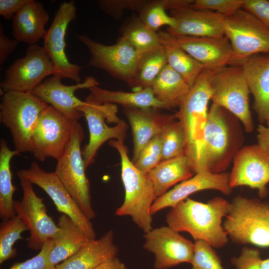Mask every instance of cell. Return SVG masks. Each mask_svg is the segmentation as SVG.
Listing matches in <instances>:
<instances>
[{
  "label": "cell",
  "instance_id": "obj_14",
  "mask_svg": "<svg viewBox=\"0 0 269 269\" xmlns=\"http://www.w3.org/2000/svg\"><path fill=\"white\" fill-rule=\"evenodd\" d=\"M19 179L22 197L14 201L13 209L29 231L28 247L40 251L47 241L55 237L60 228L48 215L43 199L36 195L33 184L27 179Z\"/></svg>",
  "mask_w": 269,
  "mask_h": 269
},
{
  "label": "cell",
  "instance_id": "obj_39",
  "mask_svg": "<svg viewBox=\"0 0 269 269\" xmlns=\"http://www.w3.org/2000/svg\"><path fill=\"white\" fill-rule=\"evenodd\" d=\"M191 269H224L214 248L202 241L194 242Z\"/></svg>",
  "mask_w": 269,
  "mask_h": 269
},
{
  "label": "cell",
  "instance_id": "obj_41",
  "mask_svg": "<svg viewBox=\"0 0 269 269\" xmlns=\"http://www.w3.org/2000/svg\"><path fill=\"white\" fill-rule=\"evenodd\" d=\"M52 245V240L47 241L36 256L24 262L16 263L8 269H56L49 259Z\"/></svg>",
  "mask_w": 269,
  "mask_h": 269
},
{
  "label": "cell",
  "instance_id": "obj_30",
  "mask_svg": "<svg viewBox=\"0 0 269 269\" xmlns=\"http://www.w3.org/2000/svg\"><path fill=\"white\" fill-rule=\"evenodd\" d=\"M191 88L184 78L168 64L162 69L151 87L155 98L167 110L179 107Z\"/></svg>",
  "mask_w": 269,
  "mask_h": 269
},
{
  "label": "cell",
  "instance_id": "obj_37",
  "mask_svg": "<svg viewBox=\"0 0 269 269\" xmlns=\"http://www.w3.org/2000/svg\"><path fill=\"white\" fill-rule=\"evenodd\" d=\"M162 160L185 154L187 139L182 124L175 120L161 133Z\"/></svg>",
  "mask_w": 269,
  "mask_h": 269
},
{
  "label": "cell",
  "instance_id": "obj_45",
  "mask_svg": "<svg viewBox=\"0 0 269 269\" xmlns=\"http://www.w3.org/2000/svg\"><path fill=\"white\" fill-rule=\"evenodd\" d=\"M30 0H0V15L11 19Z\"/></svg>",
  "mask_w": 269,
  "mask_h": 269
},
{
  "label": "cell",
  "instance_id": "obj_5",
  "mask_svg": "<svg viewBox=\"0 0 269 269\" xmlns=\"http://www.w3.org/2000/svg\"><path fill=\"white\" fill-rule=\"evenodd\" d=\"M224 219V229L234 243L269 247V202L238 196Z\"/></svg>",
  "mask_w": 269,
  "mask_h": 269
},
{
  "label": "cell",
  "instance_id": "obj_28",
  "mask_svg": "<svg viewBox=\"0 0 269 269\" xmlns=\"http://www.w3.org/2000/svg\"><path fill=\"white\" fill-rule=\"evenodd\" d=\"M59 232L52 240L49 254L51 263L56 266L76 253L90 240L68 216L61 214L58 219Z\"/></svg>",
  "mask_w": 269,
  "mask_h": 269
},
{
  "label": "cell",
  "instance_id": "obj_49",
  "mask_svg": "<svg viewBox=\"0 0 269 269\" xmlns=\"http://www.w3.org/2000/svg\"><path fill=\"white\" fill-rule=\"evenodd\" d=\"M261 269H269V258L262 260Z\"/></svg>",
  "mask_w": 269,
  "mask_h": 269
},
{
  "label": "cell",
  "instance_id": "obj_25",
  "mask_svg": "<svg viewBox=\"0 0 269 269\" xmlns=\"http://www.w3.org/2000/svg\"><path fill=\"white\" fill-rule=\"evenodd\" d=\"M119 252L112 230L98 239L87 242L74 255L56 266V269H94Z\"/></svg>",
  "mask_w": 269,
  "mask_h": 269
},
{
  "label": "cell",
  "instance_id": "obj_12",
  "mask_svg": "<svg viewBox=\"0 0 269 269\" xmlns=\"http://www.w3.org/2000/svg\"><path fill=\"white\" fill-rule=\"evenodd\" d=\"M77 36L90 54V65L105 71L130 87L141 54L128 41L121 36L115 44L107 45L93 40L84 33Z\"/></svg>",
  "mask_w": 269,
  "mask_h": 269
},
{
  "label": "cell",
  "instance_id": "obj_47",
  "mask_svg": "<svg viewBox=\"0 0 269 269\" xmlns=\"http://www.w3.org/2000/svg\"><path fill=\"white\" fill-rule=\"evenodd\" d=\"M257 133L258 144L269 153V126L259 124Z\"/></svg>",
  "mask_w": 269,
  "mask_h": 269
},
{
  "label": "cell",
  "instance_id": "obj_31",
  "mask_svg": "<svg viewBox=\"0 0 269 269\" xmlns=\"http://www.w3.org/2000/svg\"><path fill=\"white\" fill-rule=\"evenodd\" d=\"M90 95L102 104H118L124 108L166 109L154 96L151 88L127 92L111 91L95 86L88 89Z\"/></svg>",
  "mask_w": 269,
  "mask_h": 269
},
{
  "label": "cell",
  "instance_id": "obj_22",
  "mask_svg": "<svg viewBox=\"0 0 269 269\" xmlns=\"http://www.w3.org/2000/svg\"><path fill=\"white\" fill-rule=\"evenodd\" d=\"M175 37L180 46L206 69L217 71L231 64L232 50L225 35Z\"/></svg>",
  "mask_w": 269,
  "mask_h": 269
},
{
  "label": "cell",
  "instance_id": "obj_46",
  "mask_svg": "<svg viewBox=\"0 0 269 269\" xmlns=\"http://www.w3.org/2000/svg\"><path fill=\"white\" fill-rule=\"evenodd\" d=\"M18 42L15 39H9L4 33L0 24V65L1 66L9 55L15 50Z\"/></svg>",
  "mask_w": 269,
  "mask_h": 269
},
{
  "label": "cell",
  "instance_id": "obj_32",
  "mask_svg": "<svg viewBox=\"0 0 269 269\" xmlns=\"http://www.w3.org/2000/svg\"><path fill=\"white\" fill-rule=\"evenodd\" d=\"M16 150L9 149L3 138L0 141V214L3 219H10L16 215L13 209V196L16 190L12 183L10 161L19 155Z\"/></svg>",
  "mask_w": 269,
  "mask_h": 269
},
{
  "label": "cell",
  "instance_id": "obj_18",
  "mask_svg": "<svg viewBox=\"0 0 269 269\" xmlns=\"http://www.w3.org/2000/svg\"><path fill=\"white\" fill-rule=\"evenodd\" d=\"M229 173L231 187L248 186L258 190L261 198L269 193V153L258 143L242 147L235 155Z\"/></svg>",
  "mask_w": 269,
  "mask_h": 269
},
{
  "label": "cell",
  "instance_id": "obj_1",
  "mask_svg": "<svg viewBox=\"0 0 269 269\" xmlns=\"http://www.w3.org/2000/svg\"><path fill=\"white\" fill-rule=\"evenodd\" d=\"M230 202L215 197L204 203L187 198L170 208L165 216L167 226L178 232H187L196 241L213 248L223 247L229 237L223 226Z\"/></svg>",
  "mask_w": 269,
  "mask_h": 269
},
{
  "label": "cell",
  "instance_id": "obj_38",
  "mask_svg": "<svg viewBox=\"0 0 269 269\" xmlns=\"http://www.w3.org/2000/svg\"><path fill=\"white\" fill-rule=\"evenodd\" d=\"M162 160V135L160 134L142 149L134 163L140 171L147 173Z\"/></svg>",
  "mask_w": 269,
  "mask_h": 269
},
{
  "label": "cell",
  "instance_id": "obj_8",
  "mask_svg": "<svg viewBox=\"0 0 269 269\" xmlns=\"http://www.w3.org/2000/svg\"><path fill=\"white\" fill-rule=\"evenodd\" d=\"M222 23L232 50L229 65L239 66L251 56L269 54V28L249 11L242 8L223 16Z\"/></svg>",
  "mask_w": 269,
  "mask_h": 269
},
{
  "label": "cell",
  "instance_id": "obj_33",
  "mask_svg": "<svg viewBox=\"0 0 269 269\" xmlns=\"http://www.w3.org/2000/svg\"><path fill=\"white\" fill-rule=\"evenodd\" d=\"M167 64L165 51L162 45L141 54L130 87L138 89L137 91L151 88L156 77Z\"/></svg>",
  "mask_w": 269,
  "mask_h": 269
},
{
  "label": "cell",
  "instance_id": "obj_27",
  "mask_svg": "<svg viewBox=\"0 0 269 269\" xmlns=\"http://www.w3.org/2000/svg\"><path fill=\"white\" fill-rule=\"evenodd\" d=\"M195 174L185 154L162 160L147 173L157 198L166 193L172 186L190 178Z\"/></svg>",
  "mask_w": 269,
  "mask_h": 269
},
{
  "label": "cell",
  "instance_id": "obj_10",
  "mask_svg": "<svg viewBox=\"0 0 269 269\" xmlns=\"http://www.w3.org/2000/svg\"><path fill=\"white\" fill-rule=\"evenodd\" d=\"M87 121L89 140L82 150L86 169L92 164L99 148L111 139L125 140L128 127L119 118L115 104H102L90 95L79 108Z\"/></svg>",
  "mask_w": 269,
  "mask_h": 269
},
{
  "label": "cell",
  "instance_id": "obj_26",
  "mask_svg": "<svg viewBox=\"0 0 269 269\" xmlns=\"http://www.w3.org/2000/svg\"><path fill=\"white\" fill-rule=\"evenodd\" d=\"M49 18L42 3L30 0L12 19L14 39L30 45L36 44L46 34Z\"/></svg>",
  "mask_w": 269,
  "mask_h": 269
},
{
  "label": "cell",
  "instance_id": "obj_11",
  "mask_svg": "<svg viewBox=\"0 0 269 269\" xmlns=\"http://www.w3.org/2000/svg\"><path fill=\"white\" fill-rule=\"evenodd\" d=\"M76 121L48 105L40 114L33 131L30 152L41 162L49 157L57 160L70 141Z\"/></svg>",
  "mask_w": 269,
  "mask_h": 269
},
{
  "label": "cell",
  "instance_id": "obj_7",
  "mask_svg": "<svg viewBox=\"0 0 269 269\" xmlns=\"http://www.w3.org/2000/svg\"><path fill=\"white\" fill-rule=\"evenodd\" d=\"M212 103L225 109L235 116L246 132L254 129L250 108V89L243 68L228 65L215 71L211 80Z\"/></svg>",
  "mask_w": 269,
  "mask_h": 269
},
{
  "label": "cell",
  "instance_id": "obj_15",
  "mask_svg": "<svg viewBox=\"0 0 269 269\" xmlns=\"http://www.w3.org/2000/svg\"><path fill=\"white\" fill-rule=\"evenodd\" d=\"M19 179H27L43 189L53 201L57 210L71 218L90 239L96 235L93 225L82 212L54 172H47L36 162L17 171Z\"/></svg>",
  "mask_w": 269,
  "mask_h": 269
},
{
  "label": "cell",
  "instance_id": "obj_23",
  "mask_svg": "<svg viewBox=\"0 0 269 269\" xmlns=\"http://www.w3.org/2000/svg\"><path fill=\"white\" fill-rule=\"evenodd\" d=\"M159 110L161 109H124V113L132 131L134 148L132 161L133 163L137 159L142 149L176 119L175 114L162 113Z\"/></svg>",
  "mask_w": 269,
  "mask_h": 269
},
{
  "label": "cell",
  "instance_id": "obj_16",
  "mask_svg": "<svg viewBox=\"0 0 269 269\" xmlns=\"http://www.w3.org/2000/svg\"><path fill=\"white\" fill-rule=\"evenodd\" d=\"M76 11L74 0L64 1L60 4L43 38V47L56 68L57 76L80 83L82 82L80 72L82 67L71 63L65 52L67 29L76 18Z\"/></svg>",
  "mask_w": 269,
  "mask_h": 269
},
{
  "label": "cell",
  "instance_id": "obj_48",
  "mask_svg": "<svg viewBox=\"0 0 269 269\" xmlns=\"http://www.w3.org/2000/svg\"><path fill=\"white\" fill-rule=\"evenodd\" d=\"M94 269H127L125 265L117 257L112 258L99 265Z\"/></svg>",
  "mask_w": 269,
  "mask_h": 269
},
{
  "label": "cell",
  "instance_id": "obj_24",
  "mask_svg": "<svg viewBox=\"0 0 269 269\" xmlns=\"http://www.w3.org/2000/svg\"><path fill=\"white\" fill-rule=\"evenodd\" d=\"M239 66L244 70L253 96V109L260 124L264 125L269 120V54L251 56Z\"/></svg>",
  "mask_w": 269,
  "mask_h": 269
},
{
  "label": "cell",
  "instance_id": "obj_13",
  "mask_svg": "<svg viewBox=\"0 0 269 269\" xmlns=\"http://www.w3.org/2000/svg\"><path fill=\"white\" fill-rule=\"evenodd\" d=\"M51 75L57 76V72L43 46L31 45L25 55L15 60L5 71L0 91L31 93Z\"/></svg>",
  "mask_w": 269,
  "mask_h": 269
},
{
  "label": "cell",
  "instance_id": "obj_17",
  "mask_svg": "<svg viewBox=\"0 0 269 269\" xmlns=\"http://www.w3.org/2000/svg\"><path fill=\"white\" fill-rule=\"evenodd\" d=\"M143 247L154 255V269H167L182 263L191 264L194 243L168 226L152 229L143 235Z\"/></svg>",
  "mask_w": 269,
  "mask_h": 269
},
{
  "label": "cell",
  "instance_id": "obj_4",
  "mask_svg": "<svg viewBox=\"0 0 269 269\" xmlns=\"http://www.w3.org/2000/svg\"><path fill=\"white\" fill-rule=\"evenodd\" d=\"M215 71L204 69L175 114L185 132L187 146L185 154L195 174L201 171L204 135L207 124L208 104L211 101V80Z\"/></svg>",
  "mask_w": 269,
  "mask_h": 269
},
{
  "label": "cell",
  "instance_id": "obj_42",
  "mask_svg": "<svg viewBox=\"0 0 269 269\" xmlns=\"http://www.w3.org/2000/svg\"><path fill=\"white\" fill-rule=\"evenodd\" d=\"M262 260L259 250L244 247L239 257L231 259V263L237 269H261Z\"/></svg>",
  "mask_w": 269,
  "mask_h": 269
},
{
  "label": "cell",
  "instance_id": "obj_2",
  "mask_svg": "<svg viewBox=\"0 0 269 269\" xmlns=\"http://www.w3.org/2000/svg\"><path fill=\"white\" fill-rule=\"evenodd\" d=\"M238 121L229 112L212 103L204 132L201 172L219 173L228 167L243 142Z\"/></svg>",
  "mask_w": 269,
  "mask_h": 269
},
{
  "label": "cell",
  "instance_id": "obj_44",
  "mask_svg": "<svg viewBox=\"0 0 269 269\" xmlns=\"http://www.w3.org/2000/svg\"><path fill=\"white\" fill-rule=\"evenodd\" d=\"M243 8L254 15L269 28V0H245Z\"/></svg>",
  "mask_w": 269,
  "mask_h": 269
},
{
  "label": "cell",
  "instance_id": "obj_50",
  "mask_svg": "<svg viewBox=\"0 0 269 269\" xmlns=\"http://www.w3.org/2000/svg\"><path fill=\"white\" fill-rule=\"evenodd\" d=\"M266 125L267 126H269V120L267 121V122L266 123Z\"/></svg>",
  "mask_w": 269,
  "mask_h": 269
},
{
  "label": "cell",
  "instance_id": "obj_40",
  "mask_svg": "<svg viewBox=\"0 0 269 269\" xmlns=\"http://www.w3.org/2000/svg\"><path fill=\"white\" fill-rule=\"evenodd\" d=\"M245 0H194L192 8L211 11L223 16L232 14L243 8Z\"/></svg>",
  "mask_w": 269,
  "mask_h": 269
},
{
  "label": "cell",
  "instance_id": "obj_19",
  "mask_svg": "<svg viewBox=\"0 0 269 269\" xmlns=\"http://www.w3.org/2000/svg\"><path fill=\"white\" fill-rule=\"evenodd\" d=\"M99 85L97 80L91 76L87 77L80 83L65 85L62 83L61 78L53 76L45 79L31 93L65 116L78 121L84 117L79 108L85 101L76 97L75 92L79 89H89Z\"/></svg>",
  "mask_w": 269,
  "mask_h": 269
},
{
  "label": "cell",
  "instance_id": "obj_9",
  "mask_svg": "<svg viewBox=\"0 0 269 269\" xmlns=\"http://www.w3.org/2000/svg\"><path fill=\"white\" fill-rule=\"evenodd\" d=\"M84 136L83 128L76 121L70 141L57 160L54 172L84 214L91 220L96 214L92 206L90 185L86 175L81 148Z\"/></svg>",
  "mask_w": 269,
  "mask_h": 269
},
{
  "label": "cell",
  "instance_id": "obj_29",
  "mask_svg": "<svg viewBox=\"0 0 269 269\" xmlns=\"http://www.w3.org/2000/svg\"><path fill=\"white\" fill-rule=\"evenodd\" d=\"M157 33L165 51L167 64L191 87L204 67L180 46L175 36L166 30L159 31Z\"/></svg>",
  "mask_w": 269,
  "mask_h": 269
},
{
  "label": "cell",
  "instance_id": "obj_43",
  "mask_svg": "<svg viewBox=\"0 0 269 269\" xmlns=\"http://www.w3.org/2000/svg\"><path fill=\"white\" fill-rule=\"evenodd\" d=\"M99 6L114 18L119 19L125 9L137 11L138 0H100L97 1Z\"/></svg>",
  "mask_w": 269,
  "mask_h": 269
},
{
  "label": "cell",
  "instance_id": "obj_6",
  "mask_svg": "<svg viewBox=\"0 0 269 269\" xmlns=\"http://www.w3.org/2000/svg\"><path fill=\"white\" fill-rule=\"evenodd\" d=\"M49 105L31 93H2L0 121L11 135L15 149L30 152L31 137L41 113Z\"/></svg>",
  "mask_w": 269,
  "mask_h": 269
},
{
  "label": "cell",
  "instance_id": "obj_21",
  "mask_svg": "<svg viewBox=\"0 0 269 269\" xmlns=\"http://www.w3.org/2000/svg\"><path fill=\"white\" fill-rule=\"evenodd\" d=\"M175 25L166 31L175 36L217 37L224 35L223 15L190 6L170 10Z\"/></svg>",
  "mask_w": 269,
  "mask_h": 269
},
{
  "label": "cell",
  "instance_id": "obj_34",
  "mask_svg": "<svg viewBox=\"0 0 269 269\" xmlns=\"http://www.w3.org/2000/svg\"><path fill=\"white\" fill-rule=\"evenodd\" d=\"M187 0H147L144 7L139 12V19L148 28L156 32L165 25L173 27L175 20L168 15L166 10H171L187 5Z\"/></svg>",
  "mask_w": 269,
  "mask_h": 269
},
{
  "label": "cell",
  "instance_id": "obj_3",
  "mask_svg": "<svg viewBox=\"0 0 269 269\" xmlns=\"http://www.w3.org/2000/svg\"><path fill=\"white\" fill-rule=\"evenodd\" d=\"M124 140L111 139L109 144L119 152L121 158V178L125 198L116 211L118 216H128L144 233L152 229L151 207L157 198L152 183L147 173L138 169L128 156Z\"/></svg>",
  "mask_w": 269,
  "mask_h": 269
},
{
  "label": "cell",
  "instance_id": "obj_20",
  "mask_svg": "<svg viewBox=\"0 0 269 269\" xmlns=\"http://www.w3.org/2000/svg\"><path fill=\"white\" fill-rule=\"evenodd\" d=\"M205 190H215L225 195H230L232 188L229 184V173H196L157 198L151 207L150 212L153 215L164 208H172L191 194Z\"/></svg>",
  "mask_w": 269,
  "mask_h": 269
},
{
  "label": "cell",
  "instance_id": "obj_36",
  "mask_svg": "<svg viewBox=\"0 0 269 269\" xmlns=\"http://www.w3.org/2000/svg\"><path fill=\"white\" fill-rule=\"evenodd\" d=\"M27 230V226L16 215L3 219L0 225V264L16 256L13 247L17 241L23 239L21 235Z\"/></svg>",
  "mask_w": 269,
  "mask_h": 269
},
{
  "label": "cell",
  "instance_id": "obj_35",
  "mask_svg": "<svg viewBox=\"0 0 269 269\" xmlns=\"http://www.w3.org/2000/svg\"><path fill=\"white\" fill-rule=\"evenodd\" d=\"M122 36L140 54L161 45L158 33L146 26L139 18L131 21L123 28Z\"/></svg>",
  "mask_w": 269,
  "mask_h": 269
}]
</instances>
